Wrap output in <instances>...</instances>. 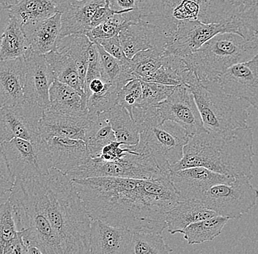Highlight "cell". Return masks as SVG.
Here are the masks:
<instances>
[{
    "instance_id": "6da1fadb",
    "label": "cell",
    "mask_w": 258,
    "mask_h": 254,
    "mask_svg": "<svg viewBox=\"0 0 258 254\" xmlns=\"http://www.w3.org/2000/svg\"><path fill=\"white\" fill-rule=\"evenodd\" d=\"M72 181L92 220L132 231L162 234L167 228V212L180 202L167 178H90Z\"/></svg>"
},
{
    "instance_id": "7a4b0ae2",
    "label": "cell",
    "mask_w": 258,
    "mask_h": 254,
    "mask_svg": "<svg viewBox=\"0 0 258 254\" xmlns=\"http://www.w3.org/2000/svg\"><path fill=\"white\" fill-rule=\"evenodd\" d=\"M63 254H88L92 218L66 174L51 168L47 175L29 180Z\"/></svg>"
},
{
    "instance_id": "3957f363",
    "label": "cell",
    "mask_w": 258,
    "mask_h": 254,
    "mask_svg": "<svg viewBox=\"0 0 258 254\" xmlns=\"http://www.w3.org/2000/svg\"><path fill=\"white\" fill-rule=\"evenodd\" d=\"M254 155L251 127L224 132L204 128L190 137L183 157L171 167V172L202 166L230 178L251 180Z\"/></svg>"
},
{
    "instance_id": "277c9868",
    "label": "cell",
    "mask_w": 258,
    "mask_h": 254,
    "mask_svg": "<svg viewBox=\"0 0 258 254\" xmlns=\"http://www.w3.org/2000/svg\"><path fill=\"white\" fill-rule=\"evenodd\" d=\"M258 54V34L243 36L234 33H219L198 51L183 57L198 81H217L225 70Z\"/></svg>"
},
{
    "instance_id": "5b68a950",
    "label": "cell",
    "mask_w": 258,
    "mask_h": 254,
    "mask_svg": "<svg viewBox=\"0 0 258 254\" xmlns=\"http://www.w3.org/2000/svg\"><path fill=\"white\" fill-rule=\"evenodd\" d=\"M8 200L28 254H63L57 234L34 193L30 181L16 180Z\"/></svg>"
},
{
    "instance_id": "8992f818",
    "label": "cell",
    "mask_w": 258,
    "mask_h": 254,
    "mask_svg": "<svg viewBox=\"0 0 258 254\" xmlns=\"http://www.w3.org/2000/svg\"><path fill=\"white\" fill-rule=\"evenodd\" d=\"M187 86L192 93L205 129L224 132L248 126L251 105L247 101L227 94L217 81L201 83L195 77Z\"/></svg>"
},
{
    "instance_id": "52a82bcc",
    "label": "cell",
    "mask_w": 258,
    "mask_h": 254,
    "mask_svg": "<svg viewBox=\"0 0 258 254\" xmlns=\"http://www.w3.org/2000/svg\"><path fill=\"white\" fill-rule=\"evenodd\" d=\"M191 136L175 122H163L140 131L138 144L132 147L151 155L159 168L169 177L171 167L181 160L183 149Z\"/></svg>"
},
{
    "instance_id": "ba28073f",
    "label": "cell",
    "mask_w": 258,
    "mask_h": 254,
    "mask_svg": "<svg viewBox=\"0 0 258 254\" xmlns=\"http://www.w3.org/2000/svg\"><path fill=\"white\" fill-rule=\"evenodd\" d=\"M72 181L90 178H122L152 180L169 178L148 154L134 151L114 161L91 157L88 162L67 174Z\"/></svg>"
},
{
    "instance_id": "9c48e42d",
    "label": "cell",
    "mask_w": 258,
    "mask_h": 254,
    "mask_svg": "<svg viewBox=\"0 0 258 254\" xmlns=\"http://www.w3.org/2000/svg\"><path fill=\"white\" fill-rule=\"evenodd\" d=\"M246 177L235 178L230 183L216 185L202 197L201 201L217 215L238 220L257 205L258 189Z\"/></svg>"
},
{
    "instance_id": "30bf717a",
    "label": "cell",
    "mask_w": 258,
    "mask_h": 254,
    "mask_svg": "<svg viewBox=\"0 0 258 254\" xmlns=\"http://www.w3.org/2000/svg\"><path fill=\"white\" fill-rule=\"evenodd\" d=\"M223 33H237L243 36L255 34L248 30L238 18L222 23L205 24L199 20L179 21L176 32L165 51L183 58L198 51L215 35Z\"/></svg>"
},
{
    "instance_id": "8fae6325",
    "label": "cell",
    "mask_w": 258,
    "mask_h": 254,
    "mask_svg": "<svg viewBox=\"0 0 258 254\" xmlns=\"http://www.w3.org/2000/svg\"><path fill=\"white\" fill-rule=\"evenodd\" d=\"M0 144L16 180L43 176L53 168L47 144L42 138L36 141L14 138Z\"/></svg>"
},
{
    "instance_id": "7c38bea8",
    "label": "cell",
    "mask_w": 258,
    "mask_h": 254,
    "mask_svg": "<svg viewBox=\"0 0 258 254\" xmlns=\"http://www.w3.org/2000/svg\"><path fill=\"white\" fill-rule=\"evenodd\" d=\"M44 111L38 104L27 101L14 107L0 108V143L14 138L40 139V125Z\"/></svg>"
},
{
    "instance_id": "4fadbf2b",
    "label": "cell",
    "mask_w": 258,
    "mask_h": 254,
    "mask_svg": "<svg viewBox=\"0 0 258 254\" xmlns=\"http://www.w3.org/2000/svg\"><path fill=\"white\" fill-rule=\"evenodd\" d=\"M156 107L163 122H175L184 128L190 136L204 129L199 109L187 85L177 86L173 93Z\"/></svg>"
},
{
    "instance_id": "5bb4252c",
    "label": "cell",
    "mask_w": 258,
    "mask_h": 254,
    "mask_svg": "<svg viewBox=\"0 0 258 254\" xmlns=\"http://www.w3.org/2000/svg\"><path fill=\"white\" fill-rule=\"evenodd\" d=\"M222 91L258 109V54L225 70L217 79Z\"/></svg>"
},
{
    "instance_id": "9a60e30c",
    "label": "cell",
    "mask_w": 258,
    "mask_h": 254,
    "mask_svg": "<svg viewBox=\"0 0 258 254\" xmlns=\"http://www.w3.org/2000/svg\"><path fill=\"white\" fill-rule=\"evenodd\" d=\"M24 59L26 78L24 97L26 101L35 103L45 110L49 107V91L55 75L43 54L29 50Z\"/></svg>"
},
{
    "instance_id": "2e32d148",
    "label": "cell",
    "mask_w": 258,
    "mask_h": 254,
    "mask_svg": "<svg viewBox=\"0 0 258 254\" xmlns=\"http://www.w3.org/2000/svg\"><path fill=\"white\" fill-rule=\"evenodd\" d=\"M169 179L180 201H184L200 200L213 186L232 183L235 178L214 173L205 167L195 166L171 172Z\"/></svg>"
},
{
    "instance_id": "e0dca14e",
    "label": "cell",
    "mask_w": 258,
    "mask_h": 254,
    "mask_svg": "<svg viewBox=\"0 0 258 254\" xmlns=\"http://www.w3.org/2000/svg\"><path fill=\"white\" fill-rule=\"evenodd\" d=\"M122 49L128 59L144 50L156 49L166 51L170 38L159 27L140 19L131 24L118 35Z\"/></svg>"
},
{
    "instance_id": "ac0fdd59",
    "label": "cell",
    "mask_w": 258,
    "mask_h": 254,
    "mask_svg": "<svg viewBox=\"0 0 258 254\" xmlns=\"http://www.w3.org/2000/svg\"><path fill=\"white\" fill-rule=\"evenodd\" d=\"M45 142L47 144L53 168L66 175L91 158L83 140L55 136L45 140Z\"/></svg>"
},
{
    "instance_id": "d6986e66",
    "label": "cell",
    "mask_w": 258,
    "mask_h": 254,
    "mask_svg": "<svg viewBox=\"0 0 258 254\" xmlns=\"http://www.w3.org/2000/svg\"><path fill=\"white\" fill-rule=\"evenodd\" d=\"M133 231L126 228L92 220L90 252L93 254H127Z\"/></svg>"
},
{
    "instance_id": "ffe728a7",
    "label": "cell",
    "mask_w": 258,
    "mask_h": 254,
    "mask_svg": "<svg viewBox=\"0 0 258 254\" xmlns=\"http://www.w3.org/2000/svg\"><path fill=\"white\" fill-rule=\"evenodd\" d=\"M92 117L86 116H72L45 110L40 125L42 139L66 137L85 141Z\"/></svg>"
},
{
    "instance_id": "44dd1931",
    "label": "cell",
    "mask_w": 258,
    "mask_h": 254,
    "mask_svg": "<svg viewBox=\"0 0 258 254\" xmlns=\"http://www.w3.org/2000/svg\"><path fill=\"white\" fill-rule=\"evenodd\" d=\"M24 57L0 61V108L14 107L26 101Z\"/></svg>"
},
{
    "instance_id": "7402d4cb",
    "label": "cell",
    "mask_w": 258,
    "mask_h": 254,
    "mask_svg": "<svg viewBox=\"0 0 258 254\" xmlns=\"http://www.w3.org/2000/svg\"><path fill=\"white\" fill-rule=\"evenodd\" d=\"M106 3V0H80L75 2L61 12L59 38L74 34L88 33L96 10Z\"/></svg>"
},
{
    "instance_id": "603a6c76",
    "label": "cell",
    "mask_w": 258,
    "mask_h": 254,
    "mask_svg": "<svg viewBox=\"0 0 258 254\" xmlns=\"http://www.w3.org/2000/svg\"><path fill=\"white\" fill-rule=\"evenodd\" d=\"M61 27V12L45 20L22 26L30 50L43 55L56 49Z\"/></svg>"
},
{
    "instance_id": "cb8c5ba5",
    "label": "cell",
    "mask_w": 258,
    "mask_h": 254,
    "mask_svg": "<svg viewBox=\"0 0 258 254\" xmlns=\"http://www.w3.org/2000/svg\"><path fill=\"white\" fill-rule=\"evenodd\" d=\"M182 1L139 0L138 12L140 19L159 27L172 41L179 22L173 17V11Z\"/></svg>"
},
{
    "instance_id": "d4e9b609",
    "label": "cell",
    "mask_w": 258,
    "mask_h": 254,
    "mask_svg": "<svg viewBox=\"0 0 258 254\" xmlns=\"http://www.w3.org/2000/svg\"><path fill=\"white\" fill-rule=\"evenodd\" d=\"M50 105L46 110L72 116L89 115L88 99L62 82L55 80L49 91Z\"/></svg>"
},
{
    "instance_id": "484cf974",
    "label": "cell",
    "mask_w": 258,
    "mask_h": 254,
    "mask_svg": "<svg viewBox=\"0 0 258 254\" xmlns=\"http://www.w3.org/2000/svg\"><path fill=\"white\" fill-rule=\"evenodd\" d=\"M217 215L200 200H184L177 202L166 215L167 229L171 234L181 233L191 223Z\"/></svg>"
},
{
    "instance_id": "4316f807",
    "label": "cell",
    "mask_w": 258,
    "mask_h": 254,
    "mask_svg": "<svg viewBox=\"0 0 258 254\" xmlns=\"http://www.w3.org/2000/svg\"><path fill=\"white\" fill-rule=\"evenodd\" d=\"M28 254L23 231L18 229L10 201L0 203V254Z\"/></svg>"
},
{
    "instance_id": "83f0119b",
    "label": "cell",
    "mask_w": 258,
    "mask_h": 254,
    "mask_svg": "<svg viewBox=\"0 0 258 254\" xmlns=\"http://www.w3.org/2000/svg\"><path fill=\"white\" fill-rule=\"evenodd\" d=\"M10 12L22 27L45 20L59 11L53 0H19L10 6Z\"/></svg>"
},
{
    "instance_id": "f1b7e54d",
    "label": "cell",
    "mask_w": 258,
    "mask_h": 254,
    "mask_svg": "<svg viewBox=\"0 0 258 254\" xmlns=\"http://www.w3.org/2000/svg\"><path fill=\"white\" fill-rule=\"evenodd\" d=\"M45 57L54 72L56 80L72 87L82 96H86L85 84L81 79L75 62L69 54L55 49L45 54Z\"/></svg>"
},
{
    "instance_id": "f546056e",
    "label": "cell",
    "mask_w": 258,
    "mask_h": 254,
    "mask_svg": "<svg viewBox=\"0 0 258 254\" xmlns=\"http://www.w3.org/2000/svg\"><path fill=\"white\" fill-rule=\"evenodd\" d=\"M103 113L112 126L117 141L125 145L138 144L140 139V130L126 109L117 104L110 110Z\"/></svg>"
},
{
    "instance_id": "4dcf8cb0",
    "label": "cell",
    "mask_w": 258,
    "mask_h": 254,
    "mask_svg": "<svg viewBox=\"0 0 258 254\" xmlns=\"http://www.w3.org/2000/svg\"><path fill=\"white\" fill-rule=\"evenodd\" d=\"M93 42L85 34H74L59 38L56 49L69 54L75 62L81 79L85 84L90 46Z\"/></svg>"
},
{
    "instance_id": "1f68e13d",
    "label": "cell",
    "mask_w": 258,
    "mask_h": 254,
    "mask_svg": "<svg viewBox=\"0 0 258 254\" xmlns=\"http://www.w3.org/2000/svg\"><path fill=\"white\" fill-rule=\"evenodd\" d=\"M30 49V45L22 25L11 17L0 42V61L24 57Z\"/></svg>"
},
{
    "instance_id": "d6a6232c",
    "label": "cell",
    "mask_w": 258,
    "mask_h": 254,
    "mask_svg": "<svg viewBox=\"0 0 258 254\" xmlns=\"http://www.w3.org/2000/svg\"><path fill=\"white\" fill-rule=\"evenodd\" d=\"M229 220L226 217L216 215L191 223L180 234H183L188 245L211 242L222 234Z\"/></svg>"
},
{
    "instance_id": "836d02e7",
    "label": "cell",
    "mask_w": 258,
    "mask_h": 254,
    "mask_svg": "<svg viewBox=\"0 0 258 254\" xmlns=\"http://www.w3.org/2000/svg\"><path fill=\"white\" fill-rule=\"evenodd\" d=\"M92 121L87 132L85 143L91 157H100L103 148L111 141H116L112 126L104 113L91 116Z\"/></svg>"
},
{
    "instance_id": "e575fe53",
    "label": "cell",
    "mask_w": 258,
    "mask_h": 254,
    "mask_svg": "<svg viewBox=\"0 0 258 254\" xmlns=\"http://www.w3.org/2000/svg\"><path fill=\"white\" fill-rule=\"evenodd\" d=\"M173 251L161 233L152 231H133L127 254H164Z\"/></svg>"
},
{
    "instance_id": "d590c367",
    "label": "cell",
    "mask_w": 258,
    "mask_h": 254,
    "mask_svg": "<svg viewBox=\"0 0 258 254\" xmlns=\"http://www.w3.org/2000/svg\"><path fill=\"white\" fill-rule=\"evenodd\" d=\"M200 7L198 20L205 24L222 23L236 19L235 5L226 0H191Z\"/></svg>"
},
{
    "instance_id": "8d00e7d4",
    "label": "cell",
    "mask_w": 258,
    "mask_h": 254,
    "mask_svg": "<svg viewBox=\"0 0 258 254\" xmlns=\"http://www.w3.org/2000/svg\"><path fill=\"white\" fill-rule=\"evenodd\" d=\"M140 15L136 11L115 14L103 23L93 27L86 35L93 42L97 39H106L118 35L125 27L140 20Z\"/></svg>"
},
{
    "instance_id": "74e56055",
    "label": "cell",
    "mask_w": 258,
    "mask_h": 254,
    "mask_svg": "<svg viewBox=\"0 0 258 254\" xmlns=\"http://www.w3.org/2000/svg\"><path fill=\"white\" fill-rule=\"evenodd\" d=\"M164 53L165 51L156 48L137 53L131 59V66L135 78L143 81L159 69L164 62Z\"/></svg>"
},
{
    "instance_id": "f35d334b",
    "label": "cell",
    "mask_w": 258,
    "mask_h": 254,
    "mask_svg": "<svg viewBox=\"0 0 258 254\" xmlns=\"http://www.w3.org/2000/svg\"><path fill=\"white\" fill-rule=\"evenodd\" d=\"M118 91L119 88L116 85L107 82L101 93L90 95L88 99L89 115L97 116L110 110L117 104Z\"/></svg>"
},
{
    "instance_id": "ab89813d",
    "label": "cell",
    "mask_w": 258,
    "mask_h": 254,
    "mask_svg": "<svg viewBox=\"0 0 258 254\" xmlns=\"http://www.w3.org/2000/svg\"><path fill=\"white\" fill-rule=\"evenodd\" d=\"M177 86L142 81L143 99L140 107H156L165 101L173 93Z\"/></svg>"
},
{
    "instance_id": "60d3db41",
    "label": "cell",
    "mask_w": 258,
    "mask_h": 254,
    "mask_svg": "<svg viewBox=\"0 0 258 254\" xmlns=\"http://www.w3.org/2000/svg\"><path fill=\"white\" fill-rule=\"evenodd\" d=\"M143 99L142 81L135 78L125 83L117 93V104L125 108L132 116L134 108L139 107Z\"/></svg>"
},
{
    "instance_id": "b9f144b4",
    "label": "cell",
    "mask_w": 258,
    "mask_h": 254,
    "mask_svg": "<svg viewBox=\"0 0 258 254\" xmlns=\"http://www.w3.org/2000/svg\"><path fill=\"white\" fill-rule=\"evenodd\" d=\"M235 7L241 23L250 31L258 34V0H238Z\"/></svg>"
},
{
    "instance_id": "7bdbcfd3",
    "label": "cell",
    "mask_w": 258,
    "mask_h": 254,
    "mask_svg": "<svg viewBox=\"0 0 258 254\" xmlns=\"http://www.w3.org/2000/svg\"><path fill=\"white\" fill-rule=\"evenodd\" d=\"M16 177L12 173L7 157L0 144V199L11 193L15 186Z\"/></svg>"
},
{
    "instance_id": "ee69618b",
    "label": "cell",
    "mask_w": 258,
    "mask_h": 254,
    "mask_svg": "<svg viewBox=\"0 0 258 254\" xmlns=\"http://www.w3.org/2000/svg\"><path fill=\"white\" fill-rule=\"evenodd\" d=\"M135 151L132 146L125 145L120 141H112L103 148L100 159L105 161H114L122 158L128 152Z\"/></svg>"
},
{
    "instance_id": "f6af8a7d",
    "label": "cell",
    "mask_w": 258,
    "mask_h": 254,
    "mask_svg": "<svg viewBox=\"0 0 258 254\" xmlns=\"http://www.w3.org/2000/svg\"><path fill=\"white\" fill-rule=\"evenodd\" d=\"M199 14V6L191 0H183L173 11V17L177 21L198 20Z\"/></svg>"
},
{
    "instance_id": "bcb514c9",
    "label": "cell",
    "mask_w": 258,
    "mask_h": 254,
    "mask_svg": "<svg viewBox=\"0 0 258 254\" xmlns=\"http://www.w3.org/2000/svg\"><path fill=\"white\" fill-rule=\"evenodd\" d=\"M93 43H98L100 46H102L106 52L109 53L116 59H119L121 62H128L129 59H131L125 55L118 35H116L112 38H106V39H97L93 41Z\"/></svg>"
},
{
    "instance_id": "7dc6e473",
    "label": "cell",
    "mask_w": 258,
    "mask_h": 254,
    "mask_svg": "<svg viewBox=\"0 0 258 254\" xmlns=\"http://www.w3.org/2000/svg\"><path fill=\"white\" fill-rule=\"evenodd\" d=\"M131 12V11H117L113 10L110 6L109 0H106V3L102 6H100L96 10L93 19H92V27L103 23L105 21L108 20L109 18L113 17L115 14H122L125 13Z\"/></svg>"
},
{
    "instance_id": "c3c4849f",
    "label": "cell",
    "mask_w": 258,
    "mask_h": 254,
    "mask_svg": "<svg viewBox=\"0 0 258 254\" xmlns=\"http://www.w3.org/2000/svg\"><path fill=\"white\" fill-rule=\"evenodd\" d=\"M109 1L111 8L115 11H136L139 13V0H109Z\"/></svg>"
},
{
    "instance_id": "681fc988",
    "label": "cell",
    "mask_w": 258,
    "mask_h": 254,
    "mask_svg": "<svg viewBox=\"0 0 258 254\" xmlns=\"http://www.w3.org/2000/svg\"><path fill=\"white\" fill-rule=\"evenodd\" d=\"M11 20L10 6L0 3V42L3 33L6 31L8 24Z\"/></svg>"
},
{
    "instance_id": "f907efd6",
    "label": "cell",
    "mask_w": 258,
    "mask_h": 254,
    "mask_svg": "<svg viewBox=\"0 0 258 254\" xmlns=\"http://www.w3.org/2000/svg\"><path fill=\"white\" fill-rule=\"evenodd\" d=\"M53 1L55 3L56 7H57L59 12H62L68 6H70L71 4L75 3V2L80 1V0H53Z\"/></svg>"
},
{
    "instance_id": "816d5d0a",
    "label": "cell",
    "mask_w": 258,
    "mask_h": 254,
    "mask_svg": "<svg viewBox=\"0 0 258 254\" xmlns=\"http://www.w3.org/2000/svg\"><path fill=\"white\" fill-rule=\"evenodd\" d=\"M19 1V0H0V3H3V4L6 5V6H11L16 4Z\"/></svg>"
},
{
    "instance_id": "f5cc1de1",
    "label": "cell",
    "mask_w": 258,
    "mask_h": 254,
    "mask_svg": "<svg viewBox=\"0 0 258 254\" xmlns=\"http://www.w3.org/2000/svg\"><path fill=\"white\" fill-rule=\"evenodd\" d=\"M226 1L230 2V3H233V4L235 5V3H236L238 0H226Z\"/></svg>"
}]
</instances>
